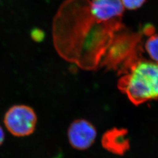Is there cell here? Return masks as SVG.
I'll return each mask as SVG.
<instances>
[{"label": "cell", "instance_id": "6da1fadb", "mask_svg": "<svg viewBox=\"0 0 158 158\" xmlns=\"http://www.w3.org/2000/svg\"><path fill=\"white\" fill-rule=\"evenodd\" d=\"M121 27L119 22L96 21L89 0H66L54 17L53 41L63 59L86 70H96L113 36Z\"/></svg>", "mask_w": 158, "mask_h": 158}, {"label": "cell", "instance_id": "7a4b0ae2", "mask_svg": "<svg viewBox=\"0 0 158 158\" xmlns=\"http://www.w3.org/2000/svg\"><path fill=\"white\" fill-rule=\"evenodd\" d=\"M118 88L136 106L158 100V63L139 57L121 74Z\"/></svg>", "mask_w": 158, "mask_h": 158}, {"label": "cell", "instance_id": "3957f363", "mask_svg": "<svg viewBox=\"0 0 158 158\" xmlns=\"http://www.w3.org/2000/svg\"><path fill=\"white\" fill-rule=\"evenodd\" d=\"M141 32H133L124 26L113 36L100 66L123 73L130 64L142 56Z\"/></svg>", "mask_w": 158, "mask_h": 158}, {"label": "cell", "instance_id": "277c9868", "mask_svg": "<svg viewBox=\"0 0 158 158\" xmlns=\"http://www.w3.org/2000/svg\"><path fill=\"white\" fill-rule=\"evenodd\" d=\"M3 121L6 130L11 135L21 138L34 133L38 117L31 107L25 104H16L8 109Z\"/></svg>", "mask_w": 158, "mask_h": 158}, {"label": "cell", "instance_id": "5b68a950", "mask_svg": "<svg viewBox=\"0 0 158 158\" xmlns=\"http://www.w3.org/2000/svg\"><path fill=\"white\" fill-rule=\"evenodd\" d=\"M97 134L96 127L90 122L85 119H77L68 128V141L74 149L84 151L92 146Z\"/></svg>", "mask_w": 158, "mask_h": 158}, {"label": "cell", "instance_id": "8992f818", "mask_svg": "<svg viewBox=\"0 0 158 158\" xmlns=\"http://www.w3.org/2000/svg\"><path fill=\"white\" fill-rule=\"evenodd\" d=\"M124 7L121 0L90 1L91 14L100 23H110L121 21Z\"/></svg>", "mask_w": 158, "mask_h": 158}, {"label": "cell", "instance_id": "52a82bcc", "mask_svg": "<svg viewBox=\"0 0 158 158\" xmlns=\"http://www.w3.org/2000/svg\"><path fill=\"white\" fill-rule=\"evenodd\" d=\"M102 143L103 148L110 152L123 155L130 149L128 132L123 128H114L108 130L102 135Z\"/></svg>", "mask_w": 158, "mask_h": 158}, {"label": "cell", "instance_id": "ba28073f", "mask_svg": "<svg viewBox=\"0 0 158 158\" xmlns=\"http://www.w3.org/2000/svg\"><path fill=\"white\" fill-rule=\"evenodd\" d=\"M147 40L145 51L153 62L158 63V34H152Z\"/></svg>", "mask_w": 158, "mask_h": 158}, {"label": "cell", "instance_id": "9c48e42d", "mask_svg": "<svg viewBox=\"0 0 158 158\" xmlns=\"http://www.w3.org/2000/svg\"><path fill=\"white\" fill-rule=\"evenodd\" d=\"M124 7L130 10H134L140 8L145 2L146 0H121Z\"/></svg>", "mask_w": 158, "mask_h": 158}, {"label": "cell", "instance_id": "30bf717a", "mask_svg": "<svg viewBox=\"0 0 158 158\" xmlns=\"http://www.w3.org/2000/svg\"><path fill=\"white\" fill-rule=\"evenodd\" d=\"M31 37L32 40L35 41L40 42H42L44 39L45 34L42 30H40V29H32L31 32Z\"/></svg>", "mask_w": 158, "mask_h": 158}, {"label": "cell", "instance_id": "8fae6325", "mask_svg": "<svg viewBox=\"0 0 158 158\" xmlns=\"http://www.w3.org/2000/svg\"><path fill=\"white\" fill-rule=\"evenodd\" d=\"M5 140V133L4 130L0 124V146H1Z\"/></svg>", "mask_w": 158, "mask_h": 158}]
</instances>
